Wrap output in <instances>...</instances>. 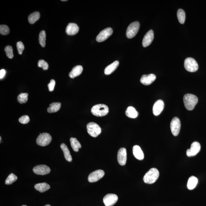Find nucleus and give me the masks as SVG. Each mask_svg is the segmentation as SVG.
<instances>
[{
  "instance_id": "1",
  "label": "nucleus",
  "mask_w": 206,
  "mask_h": 206,
  "mask_svg": "<svg viewBox=\"0 0 206 206\" xmlns=\"http://www.w3.org/2000/svg\"><path fill=\"white\" fill-rule=\"evenodd\" d=\"M159 176V172L157 168H151L144 175L143 181L148 184H152L157 181Z\"/></svg>"
},
{
  "instance_id": "2",
  "label": "nucleus",
  "mask_w": 206,
  "mask_h": 206,
  "mask_svg": "<svg viewBox=\"0 0 206 206\" xmlns=\"http://www.w3.org/2000/svg\"><path fill=\"white\" fill-rule=\"evenodd\" d=\"M183 101L185 108L189 110H192L198 102V99L193 94H188L184 96Z\"/></svg>"
},
{
  "instance_id": "3",
  "label": "nucleus",
  "mask_w": 206,
  "mask_h": 206,
  "mask_svg": "<svg viewBox=\"0 0 206 206\" xmlns=\"http://www.w3.org/2000/svg\"><path fill=\"white\" fill-rule=\"evenodd\" d=\"M91 111L94 116L102 117L106 115L109 113V109L105 105L99 104L93 106Z\"/></svg>"
},
{
  "instance_id": "4",
  "label": "nucleus",
  "mask_w": 206,
  "mask_h": 206,
  "mask_svg": "<svg viewBox=\"0 0 206 206\" xmlns=\"http://www.w3.org/2000/svg\"><path fill=\"white\" fill-rule=\"evenodd\" d=\"M87 133L91 136L96 137L100 135L102 131L101 128L99 125L94 122H90L87 125Z\"/></svg>"
},
{
  "instance_id": "5",
  "label": "nucleus",
  "mask_w": 206,
  "mask_h": 206,
  "mask_svg": "<svg viewBox=\"0 0 206 206\" xmlns=\"http://www.w3.org/2000/svg\"><path fill=\"white\" fill-rule=\"evenodd\" d=\"M140 28V23L138 22H135L130 24L126 30V37L131 39L135 37Z\"/></svg>"
},
{
  "instance_id": "6",
  "label": "nucleus",
  "mask_w": 206,
  "mask_h": 206,
  "mask_svg": "<svg viewBox=\"0 0 206 206\" xmlns=\"http://www.w3.org/2000/svg\"><path fill=\"white\" fill-rule=\"evenodd\" d=\"M52 137L49 134L43 133L38 136L36 142L38 145L41 146H46L51 143Z\"/></svg>"
},
{
  "instance_id": "7",
  "label": "nucleus",
  "mask_w": 206,
  "mask_h": 206,
  "mask_svg": "<svg viewBox=\"0 0 206 206\" xmlns=\"http://www.w3.org/2000/svg\"><path fill=\"white\" fill-rule=\"evenodd\" d=\"M184 65L185 69L190 72L196 71L199 68L197 61L192 57L187 58L185 59Z\"/></svg>"
},
{
  "instance_id": "8",
  "label": "nucleus",
  "mask_w": 206,
  "mask_h": 206,
  "mask_svg": "<svg viewBox=\"0 0 206 206\" xmlns=\"http://www.w3.org/2000/svg\"><path fill=\"white\" fill-rule=\"evenodd\" d=\"M181 126V121L179 118L176 117L173 118L170 123V129L171 133L174 136H177L179 135Z\"/></svg>"
},
{
  "instance_id": "9",
  "label": "nucleus",
  "mask_w": 206,
  "mask_h": 206,
  "mask_svg": "<svg viewBox=\"0 0 206 206\" xmlns=\"http://www.w3.org/2000/svg\"><path fill=\"white\" fill-rule=\"evenodd\" d=\"M113 31L111 27H107L101 31L96 37V40L98 42H102L107 39L112 35Z\"/></svg>"
},
{
  "instance_id": "10",
  "label": "nucleus",
  "mask_w": 206,
  "mask_h": 206,
  "mask_svg": "<svg viewBox=\"0 0 206 206\" xmlns=\"http://www.w3.org/2000/svg\"><path fill=\"white\" fill-rule=\"evenodd\" d=\"M104 175V171L102 170H97L89 174L88 178V181L90 183L97 182L102 178Z\"/></svg>"
},
{
  "instance_id": "11",
  "label": "nucleus",
  "mask_w": 206,
  "mask_h": 206,
  "mask_svg": "<svg viewBox=\"0 0 206 206\" xmlns=\"http://www.w3.org/2000/svg\"><path fill=\"white\" fill-rule=\"evenodd\" d=\"M118 199V196L115 194H109L104 197L103 202L105 206H112L116 203Z\"/></svg>"
},
{
  "instance_id": "12",
  "label": "nucleus",
  "mask_w": 206,
  "mask_h": 206,
  "mask_svg": "<svg viewBox=\"0 0 206 206\" xmlns=\"http://www.w3.org/2000/svg\"><path fill=\"white\" fill-rule=\"evenodd\" d=\"M201 146L200 143L197 142H194L191 144L190 149H188L186 151L187 156L189 157L194 156L200 152Z\"/></svg>"
},
{
  "instance_id": "13",
  "label": "nucleus",
  "mask_w": 206,
  "mask_h": 206,
  "mask_svg": "<svg viewBox=\"0 0 206 206\" xmlns=\"http://www.w3.org/2000/svg\"><path fill=\"white\" fill-rule=\"evenodd\" d=\"M33 171L36 174L44 175L50 173L51 169L49 166L46 165H38L33 168Z\"/></svg>"
},
{
  "instance_id": "14",
  "label": "nucleus",
  "mask_w": 206,
  "mask_h": 206,
  "mask_svg": "<svg viewBox=\"0 0 206 206\" xmlns=\"http://www.w3.org/2000/svg\"><path fill=\"white\" fill-rule=\"evenodd\" d=\"M117 159L118 163L121 166L126 164L127 161V152L125 148H121L118 150L117 154Z\"/></svg>"
},
{
  "instance_id": "15",
  "label": "nucleus",
  "mask_w": 206,
  "mask_h": 206,
  "mask_svg": "<svg viewBox=\"0 0 206 206\" xmlns=\"http://www.w3.org/2000/svg\"><path fill=\"white\" fill-rule=\"evenodd\" d=\"M164 107V103L161 100H159L154 103L153 107V112L154 115H159L162 112Z\"/></svg>"
},
{
  "instance_id": "16",
  "label": "nucleus",
  "mask_w": 206,
  "mask_h": 206,
  "mask_svg": "<svg viewBox=\"0 0 206 206\" xmlns=\"http://www.w3.org/2000/svg\"><path fill=\"white\" fill-rule=\"evenodd\" d=\"M154 33L152 30H149L145 34L142 40V46L144 47H146L150 45L153 41Z\"/></svg>"
},
{
  "instance_id": "17",
  "label": "nucleus",
  "mask_w": 206,
  "mask_h": 206,
  "mask_svg": "<svg viewBox=\"0 0 206 206\" xmlns=\"http://www.w3.org/2000/svg\"><path fill=\"white\" fill-rule=\"evenodd\" d=\"M156 76L153 74L148 75H144L140 78L141 83L145 85H149L152 83L156 80Z\"/></svg>"
},
{
  "instance_id": "18",
  "label": "nucleus",
  "mask_w": 206,
  "mask_h": 206,
  "mask_svg": "<svg viewBox=\"0 0 206 206\" xmlns=\"http://www.w3.org/2000/svg\"><path fill=\"white\" fill-rule=\"evenodd\" d=\"M79 27L77 24L70 23L68 24L66 28V32L68 35H74L78 33Z\"/></svg>"
},
{
  "instance_id": "19",
  "label": "nucleus",
  "mask_w": 206,
  "mask_h": 206,
  "mask_svg": "<svg viewBox=\"0 0 206 206\" xmlns=\"http://www.w3.org/2000/svg\"><path fill=\"white\" fill-rule=\"evenodd\" d=\"M133 154L135 157L139 160H142L144 159V154L141 148L137 145L134 146L133 149Z\"/></svg>"
},
{
  "instance_id": "20",
  "label": "nucleus",
  "mask_w": 206,
  "mask_h": 206,
  "mask_svg": "<svg viewBox=\"0 0 206 206\" xmlns=\"http://www.w3.org/2000/svg\"><path fill=\"white\" fill-rule=\"evenodd\" d=\"M83 71V68L81 65H77L74 67L70 72L69 76L71 78H74L75 77L80 76Z\"/></svg>"
},
{
  "instance_id": "21",
  "label": "nucleus",
  "mask_w": 206,
  "mask_h": 206,
  "mask_svg": "<svg viewBox=\"0 0 206 206\" xmlns=\"http://www.w3.org/2000/svg\"><path fill=\"white\" fill-rule=\"evenodd\" d=\"M119 62L118 61H115L110 65L108 66L104 70V73L106 75H110L114 72L117 68Z\"/></svg>"
},
{
  "instance_id": "22",
  "label": "nucleus",
  "mask_w": 206,
  "mask_h": 206,
  "mask_svg": "<svg viewBox=\"0 0 206 206\" xmlns=\"http://www.w3.org/2000/svg\"><path fill=\"white\" fill-rule=\"evenodd\" d=\"M125 114L128 117L131 118H135L138 116V112L133 106H129L127 108Z\"/></svg>"
},
{
  "instance_id": "23",
  "label": "nucleus",
  "mask_w": 206,
  "mask_h": 206,
  "mask_svg": "<svg viewBox=\"0 0 206 206\" xmlns=\"http://www.w3.org/2000/svg\"><path fill=\"white\" fill-rule=\"evenodd\" d=\"M51 187L46 183L37 184L34 185V188L41 193H43L49 190Z\"/></svg>"
},
{
  "instance_id": "24",
  "label": "nucleus",
  "mask_w": 206,
  "mask_h": 206,
  "mask_svg": "<svg viewBox=\"0 0 206 206\" xmlns=\"http://www.w3.org/2000/svg\"><path fill=\"white\" fill-rule=\"evenodd\" d=\"M61 147L64 154L65 159L69 162H71L72 158L67 146L65 144L62 143L61 144Z\"/></svg>"
},
{
  "instance_id": "25",
  "label": "nucleus",
  "mask_w": 206,
  "mask_h": 206,
  "mask_svg": "<svg viewBox=\"0 0 206 206\" xmlns=\"http://www.w3.org/2000/svg\"><path fill=\"white\" fill-rule=\"evenodd\" d=\"M198 179L195 176H191L189 178L187 184V187L189 190H192L194 189L197 184H198Z\"/></svg>"
},
{
  "instance_id": "26",
  "label": "nucleus",
  "mask_w": 206,
  "mask_h": 206,
  "mask_svg": "<svg viewBox=\"0 0 206 206\" xmlns=\"http://www.w3.org/2000/svg\"><path fill=\"white\" fill-rule=\"evenodd\" d=\"M50 107L47 108V110L49 113L57 112L61 109V104L60 102H53L50 104Z\"/></svg>"
},
{
  "instance_id": "27",
  "label": "nucleus",
  "mask_w": 206,
  "mask_h": 206,
  "mask_svg": "<svg viewBox=\"0 0 206 206\" xmlns=\"http://www.w3.org/2000/svg\"><path fill=\"white\" fill-rule=\"evenodd\" d=\"M70 142L73 150L76 152H78L79 149L81 148V145L77 139L71 137L70 139Z\"/></svg>"
},
{
  "instance_id": "28",
  "label": "nucleus",
  "mask_w": 206,
  "mask_h": 206,
  "mask_svg": "<svg viewBox=\"0 0 206 206\" xmlns=\"http://www.w3.org/2000/svg\"><path fill=\"white\" fill-rule=\"evenodd\" d=\"M40 17V13L38 12H34V13L31 14L28 16V20L29 23L31 24L35 23L39 20Z\"/></svg>"
},
{
  "instance_id": "29",
  "label": "nucleus",
  "mask_w": 206,
  "mask_h": 206,
  "mask_svg": "<svg viewBox=\"0 0 206 206\" xmlns=\"http://www.w3.org/2000/svg\"><path fill=\"white\" fill-rule=\"evenodd\" d=\"M46 33L45 31H42L39 34V41L41 47H44L46 46Z\"/></svg>"
},
{
  "instance_id": "30",
  "label": "nucleus",
  "mask_w": 206,
  "mask_h": 206,
  "mask_svg": "<svg viewBox=\"0 0 206 206\" xmlns=\"http://www.w3.org/2000/svg\"><path fill=\"white\" fill-rule=\"evenodd\" d=\"M178 18L179 23L183 24L184 23L185 19V14L184 10L179 9L177 12Z\"/></svg>"
},
{
  "instance_id": "31",
  "label": "nucleus",
  "mask_w": 206,
  "mask_h": 206,
  "mask_svg": "<svg viewBox=\"0 0 206 206\" xmlns=\"http://www.w3.org/2000/svg\"><path fill=\"white\" fill-rule=\"evenodd\" d=\"M28 94L27 93H22L17 97V101L21 104L26 103L28 100Z\"/></svg>"
},
{
  "instance_id": "32",
  "label": "nucleus",
  "mask_w": 206,
  "mask_h": 206,
  "mask_svg": "<svg viewBox=\"0 0 206 206\" xmlns=\"http://www.w3.org/2000/svg\"><path fill=\"white\" fill-rule=\"evenodd\" d=\"M18 179L17 177L13 173H11L7 178L5 181V184L7 185L12 184L14 182L16 181Z\"/></svg>"
},
{
  "instance_id": "33",
  "label": "nucleus",
  "mask_w": 206,
  "mask_h": 206,
  "mask_svg": "<svg viewBox=\"0 0 206 206\" xmlns=\"http://www.w3.org/2000/svg\"><path fill=\"white\" fill-rule=\"evenodd\" d=\"M4 50L6 53L7 56L10 59L13 57V50L12 47L10 46H6Z\"/></svg>"
},
{
  "instance_id": "34",
  "label": "nucleus",
  "mask_w": 206,
  "mask_h": 206,
  "mask_svg": "<svg viewBox=\"0 0 206 206\" xmlns=\"http://www.w3.org/2000/svg\"><path fill=\"white\" fill-rule=\"evenodd\" d=\"M10 32V29L6 25L0 26V33L3 35H7Z\"/></svg>"
},
{
  "instance_id": "35",
  "label": "nucleus",
  "mask_w": 206,
  "mask_h": 206,
  "mask_svg": "<svg viewBox=\"0 0 206 206\" xmlns=\"http://www.w3.org/2000/svg\"><path fill=\"white\" fill-rule=\"evenodd\" d=\"M38 66L39 67L42 68L44 70H48L49 68V65L47 62L44 61L43 60H40L38 62Z\"/></svg>"
},
{
  "instance_id": "36",
  "label": "nucleus",
  "mask_w": 206,
  "mask_h": 206,
  "mask_svg": "<svg viewBox=\"0 0 206 206\" xmlns=\"http://www.w3.org/2000/svg\"><path fill=\"white\" fill-rule=\"evenodd\" d=\"M17 47L18 54L20 55H22L24 49H25V46H24L23 42L21 41H19V42H17Z\"/></svg>"
},
{
  "instance_id": "37",
  "label": "nucleus",
  "mask_w": 206,
  "mask_h": 206,
  "mask_svg": "<svg viewBox=\"0 0 206 206\" xmlns=\"http://www.w3.org/2000/svg\"><path fill=\"white\" fill-rule=\"evenodd\" d=\"M30 117L27 115H24L21 117L19 119V121L23 124H26L30 122Z\"/></svg>"
},
{
  "instance_id": "38",
  "label": "nucleus",
  "mask_w": 206,
  "mask_h": 206,
  "mask_svg": "<svg viewBox=\"0 0 206 206\" xmlns=\"http://www.w3.org/2000/svg\"><path fill=\"white\" fill-rule=\"evenodd\" d=\"M55 85H56V81L54 80H51L50 82L48 84V87L49 91L52 92L54 90Z\"/></svg>"
},
{
  "instance_id": "39",
  "label": "nucleus",
  "mask_w": 206,
  "mask_h": 206,
  "mask_svg": "<svg viewBox=\"0 0 206 206\" xmlns=\"http://www.w3.org/2000/svg\"><path fill=\"white\" fill-rule=\"evenodd\" d=\"M6 71L4 69H2L0 71V79H2L6 75Z\"/></svg>"
},
{
  "instance_id": "40",
  "label": "nucleus",
  "mask_w": 206,
  "mask_h": 206,
  "mask_svg": "<svg viewBox=\"0 0 206 206\" xmlns=\"http://www.w3.org/2000/svg\"><path fill=\"white\" fill-rule=\"evenodd\" d=\"M61 1L63 2V1H67V0H61Z\"/></svg>"
},
{
  "instance_id": "41",
  "label": "nucleus",
  "mask_w": 206,
  "mask_h": 206,
  "mask_svg": "<svg viewBox=\"0 0 206 206\" xmlns=\"http://www.w3.org/2000/svg\"><path fill=\"white\" fill-rule=\"evenodd\" d=\"M1 140H2V138H1V136L0 137V141H1Z\"/></svg>"
},
{
  "instance_id": "42",
  "label": "nucleus",
  "mask_w": 206,
  "mask_h": 206,
  "mask_svg": "<svg viewBox=\"0 0 206 206\" xmlns=\"http://www.w3.org/2000/svg\"><path fill=\"white\" fill-rule=\"evenodd\" d=\"M45 206H51L50 205H46Z\"/></svg>"
},
{
  "instance_id": "43",
  "label": "nucleus",
  "mask_w": 206,
  "mask_h": 206,
  "mask_svg": "<svg viewBox=\"0 0 206 206\" xmlns=\"http://www.w3.org/2000/svg\"><path fill=\"white\" fill-rule=\"evenodd\" d=\"M22 206H27L26 205H22Z\"/></svg>"
}]
</instances>
